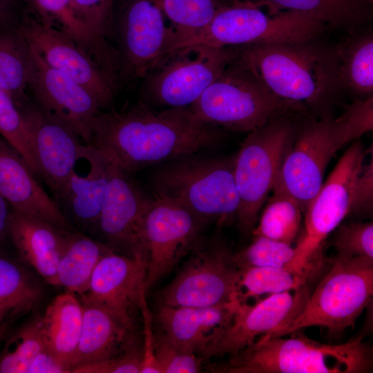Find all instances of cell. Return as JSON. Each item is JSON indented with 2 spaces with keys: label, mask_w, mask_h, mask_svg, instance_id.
<instances>
[{
  "label": "cell",
  "mask_w": 373,
  "mask_h": 373,
  "mask_svg": "<svg viewBox=\"0 0 373 373\" xmlns=\"http://www.w3.org/2000/svg\"><path fill=\"white\" fill-rule=\"evenodd\" d=\"M222 137L220 127L201 121L189 106L157 111L139 102L122 111H100L92 122L87 145L131 174L213 148Z\"/></svg>",
  "instance_id": "1"
},
{
  "label": "cell",
  "mask_w": 373,
  "mask_h": 373,
  "mask_svg": "<svg viewBox=\"0 0 373 373\" xmlns=\"http://www.w3.org/2000/svg\"><path fill=\"white\" fill-rule=\"evenodd\" d=\"M238 59L274 95L303 106L316 117L332 114L342 90L336 48L320 38L240 46Z\"/></svg>",
  "instance_id": "2"
},
{
  "label": "cell",
  "mask_w": 373,
  "mask_h": 373,
  "mask_svg": "<svg viewBox=\"0 0 373 373\" xmlns=\"http://www.w3.org/2000/svg\"><path fill=\"white\" fill-rule=\"evenodd\" d=\"M290 338L258 339L229 356L218 372L227 373H365L372 370V350L358 336L327 345L309 338L300 329Z\"/></svg>",
  "instance_id": "3"
},
{
  "label": "cell",
  "mask_w": 373,
  "mask_h": 373,
  "mask_svg": "<svg viewBox=\"0 0 373 373\" xmlns=\"http://www.w3.org/2000/svg\"><path fill=\"white\" fill-rule=\"evenodd\" d=\"M235 155L192 154L171 160L150 178L155 198L176 201L219 226L231 221L239 207L233 176Z\"/></svg>",
  "instance_id": "4"
},
{
  "label": "cell",
  "mask_w": 373,
  "mask_h": 373,
  "mask_svg": "<svg viewBox=\"0 0 373 373\" xmlns=\"http://www.w3.org/2000/svg\"><path fill=\"white\" fill-rule=\"evenodd\" d=\"M250 0H233L204 28L186 35L181 46L225 47L319 39L327 27L312 15L295 10L266 13Z\"/></svg>",
  "instance_id": "5"
},
{
  "label": "cell",
  "mask_w": 373,
  "mask_h": 373,
  "mask_svg": "<svg viewBox=\"0 0 373 373\" xmlns=\"http://www.w3.org/2000/svg\"><path fill=\"white\" fill-rule=\"evenodd\" d=\"M189 107L202 122L248 133L280 116L309 115L303 106L271 93L238 57Z\"/></svg>",
  "instance_id": "6"
},
{
  "label": "cell",
  "mask_w": 373,
  "mask_h": 373,
  "mask_svg": "<svg viewBox=\"0 0 373 373\" xmlns=\"http://www.w3.org/2000/svg\"><path fill=\"white\" fill-rule=\"evenodd\" d=\"M305 119L298 122L275 184L291 195L303 212L321 188L336 153L365 134L347 108L337 117L329 114Z\"/></svg>",
  "instance_id": "7"
},
{
  "label": "cell",
  "mask_w": 373,
  "mask_h": 373,
  "mask_svg": "<svg viewBox=\"0 0 373 373\" xmlns=\"http://www.w3.org/2000/svg\"><path fill=\"white\" fill-rule=\"evenodd\" d=\"M276 117L249 133L235 155L233 176L239 198L238 226L245 234L252 233L284 157L298 127V115Z\"/></svg>",
  "instance_id": "8"
},
{
  "label": "cell",
  "mask_w": 373,
  "mask_h": 373,
  "mask_svg": "<svg viewBox=\"0 0 373 373\" xmlns=\"http://www.w3.org/2000/svg\"><path fill=\"white\" fill-rule=\"evenodd\" d=\"M332 263L302 312L276 337L312 326L335 336L354 327L372 300L373 259L336 256Z\"/></svg>",
  "instance_id": "9"
},
{
  "label": "cell",
  "mask_w": 373,
  "mask_h": 373,
  "mask_svg": "<svg viewBox=\"0 0 373 373\" xmlns=\"http://www.w3.org/2000/svg\"><path fill=\"white\" fill-rule=\"evenodd\" d=\"M184 266L160 292V305L209 307L240 300V269L218 237L204 236Z\"/></svg>",
  "instance_id": "10"
},
{
  "label": "cell",
  "mask_w": 373,
  "mask_h": 373,
  "mask_svg": "<svg viewBox=\"0 0 373 373\" xmlns=\"http://www.w3.org/2000/svg\"><path fill=\"white\" fill-rule=\"evenodd\" d=\"M366 154L359 139L352 142L308 204L305 234L295 247L294 270L313 271L323 242L349 215L354 184Z\"/></svg>",
  "instance_id": "11"
},
{
  "label": "cell",
  "mask_w": 373,
  "mask_h": 373,
  "mask_svg": "<svg viewBox=\"0 0 373 373\" xmlns=\"http://www.w3.org/2000/svg\"><path fill=\"white\" fill-rule=\"evenodd\" d=\"M240 46H202L165 57L145 82V95L157 105L191 106L239 54Z\"/></svg>",
  "instance_id": "12"
},
{
  "label": "cell",
  "mask_w": 373,
  "mask_h": 373,
  "mask_svg": "<svg viewBox=\"0 0 373 373\" xmlns=\"http://www.w3.org/2000/svg\"><path fill=\"white\" fill-rule=\"evenodd\" d=\"M209 223L176 201L151 199L142 225L147 257L144 283L146 291L190 252L203 237Z\"/></svg>",
  "instance_id": "13"
},
{
  "label": "cell",
  "mask_w": 373,
  "mask_h": 373,
  "mask_svg": "<svg viewBox=\"0 0 373 373\" xmlns=\"http://www.w3.org/2000/svg\"><path fill=\"white\" fill-rule=\"evenodd\" d=\"M116 1L113 32L118 43L119 73L129 79L145 77L163 59L171 28L160 0Z\"/></svg>",
  "instance_id": "14"
},
{
  "label": "cell",
  "mask_w": 373,
  "mask_h": 373,
  "mask_svg": "<svg viewBox=\"0 0 373 373\" xmlns=\"http://www.w3.org/2000/svg\"><path fill=\"white\" fill-rule=\"evenodd\" d=\"M290 292L269 295L251 305L240 301L230 324L213 334L197 355L229 357L258 339L276 337L302 312L311 294L307 283Z\"/></svg>",
  "instance_id": "15"
},
{
  "label": "cell",
  "mask_w": 373,
  "mask_h": 373,
  "mask_svg": "<svg viewBox=\"0 0 373 373\" xmlns=\"http://www.w3.org/2000/svg\"><path fill=\"white\" fill-rule=\"evenodd\" d=\"M28 91L44 113L69 127L88 144L92 122L102 108L101 105L88 90L48 66L30 45Z\"/></svg>",
  "instance_id": "16"
},
{
  "label": "cell",
  "mask_w": 373,
  "mask_h": 373,
  "mask_svg": "<svg viewBox=\"0 0 373 373\" xmlns=\"http://www.w3.org/2000/svg\"><path fill=\"white\" fill-rule=\"evenodd\" d=\"M26 13L20 27L29 44L48 66L88 90L102 108L108 106L115 96L116 81L68 35Z\"/></svg>",
  "instance_id": "17"
},
{
  "label": "cell",
  "mask_w": 373,
  "mask_h": 373,
  "mask_svg": "<svg viewBox=\"0 0 373 373\" xmlns=\"http://www.w3.org/2000/svg\"><path fill=\"white\" fill-rule=\"evenodd\" d=\"M111 162L108 191L95 232L113 252L147 260L142 225L152 198L146 195L130 173Z\"/></svg>",
  "instance_id": "18"
},
{
  "label": "cell",
  "mask_w": 373,
  "mask_h": 373,
  "mask_svg": "<svg viewBox=\"0 0 373 373\" xmlns=\"http://www.w3.org/2000/svg\"><path fill=\"white\" fill-rule=\"evenodd\" d=\"M19 108L25 122L39 177L57 200L81 157L84 146L69 127L44 113L30 99Z\"/></svg>",
  "instance_id": "19"
},
{
  "label": "cell",
  "mask_w": 373,
  "mask_h": 373,
  "mask_svg": "<svg viewBox=\"0 0 373 373\" xmlns=\"http://www.w3.org/2000/svg\"><path fill=\"white\" fill-rule=\"evenodd\" d=\"M146 274L145 259L111 251L97 263L81 298L104 307L132 331L135 311L146 291Z\"/></svg>",
  "instance_id": "20"
},
{
  "label": "cell",
  "mask_w": 373,
  "mask_h": 373,
  "mask_svg": "<svg viewBox=\"0 0 373 373\" xmlns=\"http://www.w3.org/2000/svg\"><path fill=\"white\" fill-rule=\"evenodd\" d=\"M22 156L0 136V195L14 210L67 229V219Z\"/></svg>",
  "instance_id": "21"
},
{
  "label": "cell",
  "mask_w": 373,
  "mask_h": 373,
  "mask_svg": "<svg viewBox=\"0 0 373 373\" xmlns=\"http://www.w3.org/2000/svg\"><path fill=\"white\" fill-rule=\"evenodd\" d=\"M84 155L86 171L79 170L76 164L56 202L79 227L95 231L108 191L111 162L103 152L87 144Z\"/></svg>",
  "instance_id": "22"
},
{
  "label": "cell",
  "mask_w": 373,
  "mask_h": 373,
  "mask_svg": "<svg viewBox=\"0 0 373 373\" xmlns=\"http://www.w3.org/2000/svg\"><path fill=\"white\" fill-rule=\"evenodd\" d=\"M240 301L209 307L160 305L156 317L167 338L197 354L213 334L230 324Z\"/></svg>",
  "instance_id": "23"
},
{
  "label": "cell",
  "mask_w": 373,
  "mask_h": 373,
  "mask_svg": "<svg viewBox=\"0 0 373 373\" xmlns=\"http://www.w3.org/2000/svg\"><path fill=\"white\" fill-rule=\"evenodd\" d=\"M70 232L13 209L9 231L19 256L48 283L54 278Z\"/></svg>",
  "instance_id": "24"
},
{
  "label": "cell",
  "mask_w": 373,
  "mask_h": 373,
  "mask_svg": "<svg viewBox=\"0 0 373 373\" xmlns=\"http://www.w3.org/2000/svg\"><path fill=\"white\" fill-rule=\"evenodd\" d=\"M81 302L83 325L72 369L111 358L131 343L128 337L131 331L111 312L95 303L84 299Z\"/></svg>",
  "instance_id": "25"
},
{
  "label": "cell",
  "mask_w": 373,
  "mask_h": 373,
  "mask_svg": "<svg viewBox=\"0 0 373 373\" xmlns=\"http://www.w3.org/2000/svg\"><path fill=\"white\" fill-rule=\"evenodd\" d=\"M39 325L46 347L72 369L83 325V305L77 294L66 290L53 298Z\"/></svg>",
  "instance_id": "26"
},
{
  "label": "cell",
  "mask_w": 373,
  "mask_h": 373,
  "mask_svg": "<svg viewBox=\"0 0 373 373\" xmlns=\"http://www.w3.org/2000/svg\"><path fill=\"white\" fill-rule=\"evenodd\" d=\"M113 251L100 240L81 233H70L50 285L82 295L88 289L90 278L100 259Z\"/></svg>",
  "instance_id": "27"
},
{
  "label": "cell",
  "mask_w": 373,
  "mask_h": 373,
  "mask_svg": "<svg viewBox=\"0 0 373 373\" xmlns=\"http://www.w3.org/2000/svg\"><path fill=\"white\" fill-rule=\"evenodd\" d=\"M271 12L295 10L313 15L327 26L354 34L370 19L372 2L368 0H250Z\"/></svg>",
  "instance_id": "28"
},
{
  "label": "cell",
  "mask_w": 373,
  "mask_h": 373,
  "mask_svg": "<svg viewBox=\"0 0 373 373\" xmlns=\"http://www.w3.org/2000/svg\"><path fill=\"white\" fill-rule=\"evenodd\" d=\"M39 21L54 26L72 38L108 73L114 70L117 63L115 51L102 44L76 15L72 0H36Z\"/></svg>",
  "instance_id": "29"
},
{
  "label": "cell",
  "mask_w": 373,
  "mask_h": 373,
  "mask_svg": "<svg viewBox=\"0 0 373 373\" xmlns=\"http://www.w3.org/2000/svg\"><path fill=\"white\" fill-rule=\"evenodd\" d=\"M23 16L0 27V88L12 97L17 106L30 99L28 96L30 45L20 27Z\"/></svg>",
  "instance_id": "30"
},
{
  "label": "cell",
  "mask_w": 373,
  "mask_h": 373,
  "mask_svg": "<svg viewBox=\"0 0 373 373\" xmlns=\"http://www.w3.org/2000/svg\"><path fill=\"white\" fill-rule=\"evenodd\" d=\"M352 35L335 46L340 86L367 97L373 92V37L370 32Z\"/></svg>",
  "instance_id": "31"
},
{
  "label": "cell",
  "mask_w": 373,
  "mask_h": 373,
  "mask_svg": "<svg viewBox=\"0 0 373 373\" xmlns=\"http://www.w3.org/2000/svg\"><path fill=\"white\" fill-rule=\"evenodd\" d=\"M271 192L251 233L291 245L298 232L303 211L297 201L278 186L274 185Z\"/></svg>",
  "instance_id": "32"
},
{
  "label": "cell",
  "mask_w": 373,
  "mask_h": 373,
  "mask_svg": "<svg viewBox=\"0 0 373 373\" xmlns=\"http://www.w3.org/2000/svg\"><path fill=\"white\" fill-rule=\"evenodd\" d=\"M239 289L245 291L240 300L294 291L306 284L309 274L286 267H257L240 269Z\"/></svg>",
  "instance_id": "33"
},
{
  "label": "cell",
  "mask_w": 373,
  "mask_h": 373,
  "mask_svg": "<svg viewBox=\"0 0 373 373\" xmlns=\"http://www.w3.org/2000/svg\"><path fill=\"white\" fill-rule=\"evenodd\" d=\"M0 351V373H28L30 364L45 346L39 318L11 332L3 339Z\"/></svg>",
  "instance_id": "34"
},
{
  "label": "cell",
  "mask_w": 373,
  "mask_h": 373,
  "mask_svg": "<svg viewBox=\"0 0 373 373\" xmlns=\"http://www.w3.org/2000/svg\"><path fill=\"white\" fill-rule=\"evenodd\" d=\"M233 0H160L171 23L170 36L191 33L206 26L217 12Z\"/></svg>",
  "instance_id": "35"
},
{
  "label": "cell",
  "mask_w": 373,
  "mask_h": 373,
  "mask_svg": "<svg viewBox=\"0 0 373 373\" xmlns=\"http://www.w3.org/2000/svg\"><path fill=\"white\" fill-rule=\"evenodd\" d=\"M41 295V289L28 274L0 252V305H8L19 314L30 309Z\"/></svg>",
  "instance_id": "36"
},
{
  "label": "cell",
  "mask_w": 373,
  "mask_h": 373,
  "mask_svg": "<svg viewBox=\"0 0 373 373\" xmlns=\"http://www.w3.org/2000/svg\"><path fill=\"white\" fill-rule=\"evenodd\" d=\"M296 255V249L291 245L263 236H254L249 245L233 254V260L239 269L286 267L294 269L292 264Z\"/></svg>",
  "instance_id": "37"
},
{
  "label": "cell",
  "mask_w": 373,
  "mask_h": 373,
  "mask_svg": "<svg viewBox=\"0 0 373 373\" xmlns=\"http://www.w3.org/2000/svg\"><path fill=\"white\" fill-rule=\"evenodd\" d=\"M0 135L22 156L39 177L38 167L21 113L12 97L1 88Z\"/></svg>",
  "instance_id": "38"
},
{
  "label": "cell",
  "mask_w": 373,
  "mask_h": 373,
  "mask_svg": "<svg viewBox=\"0 0 373 373\" xmlns=\"http://www.w3.org/2000/svg\"><path fill=\"white\" fill-rule=\"evenodd\" d=\"M75 12L90 32L105 46L113 35V21L116 0H72ZM117 52V51H116Z\"/></svg>",
  "instance_id": "39"
},
{
  "label": "cell",
  "mask_w": 373,
  "mask_h": 373,
  "mask_svg": "<svg viewBox=\"0 0 373 373\" xmlns=\"http://www.w3.org/2000/svg\"><path fill=\"white\" fill-rule=\"evenodd\" d=\"M332 241L337 256L373 259L372 222L338 225Z\"/></svg>",
  "instance_id": "40"
},
{
  "label": "cell",
  "mask_w": 373,
  "mask_h": 373,
  "mask_svg": "<svg viewBox=\"0 0 373 373\" xmlns=\"http://www.w3.org/2000/svg\"><path fill=\"white\" fill-rule=\"evenodd\" d=\"M155 353L161 373H195L200 370L202 358L173 343L162 333L155 336Z\"/></svg>",
  "instance_id": "41"
},
{
  "label": "cell",
  "mask_w": 373,
  "mask_h": 373,
  "mask_svg": "<svg viewBox=\"0 0 373 373\" xmlns=\"http://www.w3.org/2000/svg\"><path fill=\"white\" fill-rule=\"evenodd\" d=\"M142 351L131 345L120 354L108 359L72 369L73 373H140Z\"/></svg>",
  "instance_id": "42"
},
{
  "label": "cell",
  "mask_w": 373,
  "mask_h": 373,
  "mask_svg": "<svg viewBox=\"0 0 373 373\" xmlns=\"http://www.w3.org/2000/svg\"><path fill=\"white\" fill-rule=\"evenodd\" d=\"M373 207V160L363 165L355 182L349 214L370 215Z\"/></svg>",
  "instance_id": "43"
},
{
  "label": "cell",
  "mask_w": 373,
  "mask_h": 373,
  "mask_svg": "<svg viewBox=\"0 0 373 373\" xmlns=\"http://www.w3.org/2000/svg\"><path fill=\"white\" fill-rule=\"evenodd\" d=\"M146 292V291H144L141 294L139 303L144 326L140 373H161L155 353V336L153 332V316L147 304Z\"/></svg>",
  "instance_id": "44"
},
{
  "label": "cell",
  "mask_w": 373,
  "mask_h": 373,
  "mask_svg": "<svg viewBox=\"0 0 373 373\" xmlns=\"http://www.w3.org/2000/svg\"><path fill=\"white\" fill-rule=\"evenodd\" d=\"M70 365L46 347L31 361L28 373H70Z\"/></svg>",
  "instance_id": "45"
},
{
  "label": "cell",
  "mask_w": 373,
  "mask_h": 373,
  "mask_svg": "<svg viewBox=\"0 0 373 373\" xmlns=\"http://www.w3.org/2000/svg\"><path fill=\"white\" fill-rule=\"evenodd\" d=\"M22 6L19 0H0V27L20 19L26 12L22 11Z\"/></svg>",
  "instance_id": "46"
},
{
  "label": "cell",
  "mask_w": 373,
  "mask_h": 373,
  "mask_svg": "<svg viewBox=\"0 0 373 373\" xmlns=\"http://www.w3.org/2000/svg\"><path fill=\"white\" fill-rule=\"evenodd\" d=\"M12 211V206L0 195V245L9 237Z\"/></svg>",
  "instance_id": "47"
},
{
  "label": "cell",
  "mask_w": 373,
  "mask_h": 373,
  "mask_svg": "<svg viewBox=\"0 0 373 373\" xmlns=\"http://www.w3.org/2000/svg\"><path fill=\"white\" fill-rule=\"evenodd\" d=\"M24 6L26 10L33 15L35 18L39 19V10L36 0H19Z\"/></svg>",
  "instance_id": "48"
},
{
  "label": "cell",
  "mask_w": 373,
  "mask_h": 373,
  "mask_svg": "<svg viewBox=\"0 0 373 373\" xmlns=\"http://www.w3.org/2000/svg\"><path fill=\"white\" fill-rule=\"evenodd\" d=\"M15 315H11L0 323V344L10 332L12 323V318Z\"/></svg>",
  "instance_id": "49"
},
{
  "label": "cell",
  "mask_w": 373,
  "mask_h": 373,
  "mask_svg": "<svg viewBox=\"0 0 373 373\" xmlns=\"http://www.w3.org/2000/svg\"><path fill=\"white\" fill-rule=\"evenodd\" d=\"M17 314L11 307L6 305H0V323L8 316Z\"/></svg>",
  "instance_id": "50"
},
{
  "label": "cell",
  "mask_w": 373,
  "mask_h": 373,
  "mask_svg": "<svg viewBox=\"0 0 373 373\" xmlns=\"http://www.w3.org/2000/svg\"><path fill=\"white\" fill-rule=\"evenodd\" d=\"M368 1H371V2H372V1H373V0H368Z\"/></svg>",
  "instance_id": "51"
}]
</instances>
